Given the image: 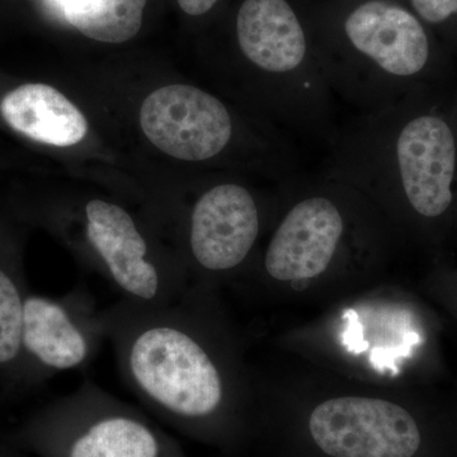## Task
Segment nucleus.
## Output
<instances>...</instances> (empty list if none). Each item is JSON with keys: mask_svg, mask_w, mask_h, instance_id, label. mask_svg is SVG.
I'll use <instances>...</instances> for the list:
<instances>
[{"mask_svg": "<svg viewBox=\"0 0 457 457\" xmlns=\"http://www.w3.org/2000/svg\"><path fill=\"white\" fill-rule=\"evenodd\" d=\"M101 319L123 383L149 413L224 457L249 456L251 351L221 293L189 285L162 305L120 299Z\"/></svg>", "mask_w": 457, "mask_h": 457, "instance_id": "1", "label": "nucleus"}, {"mask_svg": "<svg viewBox=\"0 0 457 457\" xmlns=\"http://www.w3.org/2000/svg\"><path fill=\"white\" fill-rule=\"evenodd\" d=\"M272 348L254 359L257 457H456L457 432L407 386L369 383Z\"/></svg>", "mask_w": 457, "mask_h": 457, "instance_id": "2", "label": "nucleus"}, {"mask_svg": "<svg viewBox=\"0 0 457 457\" xmlns=\"http://www.w3.org/2000/svg\"><path fill=\"white\" fill-rule=\"evenodd\" d=\"M285 187L260 253L228 290L253 306L323 309L390 279L400 239L369 198L321 171Z\"/></svg>", "mask_w": 457, "mask_h": 457, "instance_id": "3", "label": "nucleus"}, {"mask_svg": "<svg viewBox=\"0 0 457 457\" xmlns=\"http://www.w3.org/2000/svg\"><path fill=\"white\" fill-rule=\"evenodd\" d=\"M326 144L319 171L369 198L399 239L441 221L455 204L456 132L441 114L414 106L411 96L360 113Z\"/></svg>", "mask_w": 457, "mask_h": 457, "instance_id": "4", "label": "nucleus"}, {"mask_svg": "<svg viewBox=\"0 0 457 457\" xmlns=\"http://www.w3.org/2000/svg\"><path fill=\"white\" fill-rule=\"evenodd\" d=\"M302 2L328 86L360 113L409 97L431 71V29L399 0Z\"/></svg>", "mask_w": 457, "mask_h": 457, "instance_id": "5", "label": "nucleus"}, {"mask_svg": "<svg viewBox=\"0 0 457 457\" xmlns=\"http://www.w3.org/2000/svg\"><path fill=\"white\" fill-rule=\"evenodd\" d=\"M233 40L248 68L249 95L279 131L328 141L336 131L335 95L320 65L302 0H240Z\"/></svg>", "mask_w": 457, "mask_h": 457, "instance_id": "6", "label": "nucleus"}, {"mask_svg": "<svg viewBox=\"0 0 457 457\" xmlns=\"http://www.w3.org/2000/svg\"><path fill=\"white\" fill-rule=\"evenodd\" d=\"M425 342L416 303L387 279L286 328L270 347L357 380L408 387Z\"/></svg>", "mask_w": 457, "mask_h": 457, "instance_id": "7", "label": "nucleus"}, {"mask_svg": "<svg viewBox=\"0 0 457 457\" xmlns=\"http://www.w3.org/2000/svg\"><path fill=\"white\" fill-rule=\"evenodd\" d=\"M5 435L36 457H187L145 411L92 378L35 409Z\"/></svg>", "mask_w": 457, "mask_h": 457, "instance_id": "8", "label": "nucleus"}, {"mask_svg": "<svg viewBox=\"0 0 457 457\" xmlns=\"http://www.w3.org/2000/svg\"><path fill=\"white\" fill-rule=\"evenodd\" d=\"M285 185L257 192L222 180L200 192L186 221L183 267L189 285L222 294L245 275L278 220Z\"/></svg>", "mask_w": 457, "mask_h": 457, "instance_id": "9", "label": "nucleus"}, {"mask_svg": "<svg viewBox=\"0 0 457 457\" xmlns=\"http://www.w3.org/2000/svg\"><path fill=\"white\" fill-rule=\"evenodd\" d=\"M106 341L101 311L83 286L59 297L27 294L22 351L32 392L59 372L88 368Z\"/></svg>", "mask_w": 457, "mask_h": 457, "instance_id": "10", "label": "nucleus"}, {"mask_svg": "<svg viewBox=\"0 0 457 457\" xmlns=\"http://www.w3.org/2000/svg\"><path fill=\"white\" fill-rule=\"evenodd\" d=\"M140 125L153 145L183 162L215 161L236 144L237 122L227 104L187 84L156 89L144 101Z\"/></svg>", "mask_w": 457, "mask_h": 457, "instance_id": "11", "label": "nucleus"}, {"mask_svg": "<svg viewBox=\"0 0 457 457\" xmlns=\"http://www.w3.org/2000/svg\"><path fill=\"white\" fill-rule=\"evenodd\" d=\"M0 113L14 131L47 145L73 146L88 132L79 108L46 84H25L12 90L0 104Z\"/></svg>", "mask_w": 457, "mask_h": 457, "instance_id": "12", "label": "nucleus"}, {"mask_svg": "<svg viewBox=\"0 0 457 457\" xmlns=\"http://www.w3.org/2000/svg\"><path fill=\"white\" fill-rule=\"evenodd\" d=\"M65 20L92 40L122 44L139 32L147 0H56Z\"/></svg>", "mask_w": 457, "mask_h": 457, "instance_id": "13", "label": "nucleus"}, {"mask_svg": "<svg viewBox=\"0 0 457 457\" xmlns=\"http://www.w3.org/2000/svg\"><path fill=\"white\" fill-rule=\"evenodd\" d=\"M429 29H451L457 23V0H399Z\"/></svg>", "mask_w": 457, "mask_h": 457, "instance_id": "14", "label": "nucleus"}, {"mask_svg": "<svg viewBox=\"0 0 457 457\" xmlns=\"http://www.w3.org/2000/svg\"><path fill=\"white\" fill-rule=\"evenodd\" d=\"M180 9L191 17H204L212 13L222 0H177Z\"/></svg>", "mask_w": 457, "mask_h": 457, "instance_id": "15", "label": "nucleus"}, {"mask_svg": "<svg viewBox=\"0 0 457 457\" xmlns=\"http://www.w3.org/2000/svg\"><path fill=\"white\" fill-rule=\"evenodd\" d=\"M0 457H29L25 451L12 444L5 435V432H0Z\"/></svg>", "mask_w": 457, "mask_h": 457, "instance_id": "16", "label": "nucleus"}]
</instances>
